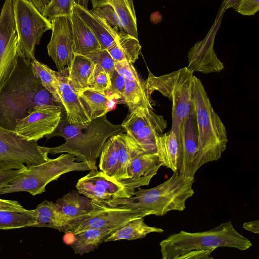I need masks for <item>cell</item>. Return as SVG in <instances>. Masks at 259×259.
I'll return each instance as SVG.
<instances>
[{"mask_svg":"<svg viewBox=\"0 0 259 259\" xmlns=\"http://www.w3.org/2000/svg\"><path fill=\"white\" fill-rule=\"evenodd\" d=\"M58 104L34 72L31 61L18 54L15 70L0 88V125L14 131L36 106Z\"/></svg>","mask_w":259,"mask_h":259,"instance_id":"1","label":"cell"},{"mask_svg":"<svg viewBox=\"0 0 259 259\" xmlns=\"http://www.w3.org/2000/svg\"><path fill=\"white\" fill-rule=\"evenodd\" d=\"M125 132L119 124L107 119L106 114L86 124H71L64 116L56 130L48 135L47 139L55 136L63 137L65 142L57 147L39 149L48 154L67 153L73 155L77 162L88 163L92 169L97 170L96 162L107 140L111 137Z\"/></svg>","mask_w":259,"mask_h":259,"instance_id":"2","label":"cell"},{"mask_svg":"<svg viewBox=\"0 0 259 259\" xmlns=\"http://www.w3.org/2000/svg\"><path fill=\"white\" fill-rule=\"evenodd\" d=\"M173 172L166 181L153 188L139 187L131 197L103 202L111 206L150 212L156 216H163L171 210L183 211L186 200L194 194V177L178 170Z\"/></svg>","mask_w":259,"mask_h":259,"instance_id":"3","label":"cell"},{"mask_svg":"<svg viewBox=\"0 0 259 259\" xmlns=\"http://www.w3.org/2000/svg\"><path fill=\"white\" fill-rule=\"evenodd\" d=\"M192 103L198 131V147L191 176L203 165L219 160L227 148L226 127L214 110L206 91L200 81L193 76Z\"/></svg>","mask_w":259,"mask_h":259,"instance_id":"4","label":"cell"},{"mask_svg":"<svg viewBox=\"0 0 259 259\" xmlns=\"http://www.w3.org/2000/svg\"><path fill=\"white\" fill-rule=\"evenodd\" d=\"M159 245L163 259H177L181 255L192 250L227 247L243 251L252 245L247 238L235 229L231 221L201 232L181 231L162 240Z\"/></svg>","mask_w":259,"mask_h":259,"instance_id":"5","label":"cell"},{"mask_svg":"<svg viewBox=\"0 0 259 259\" xmlns=\"http://www.w3.org/2000/svg\"><path fill=\"white\" fill-rule=\"evenodd\" d=\"M91 170L88 163L77 162L73 155L64 153L40 164L26 166L7 187L0 190V195L18 192H27L33 196L40 194L45 192L49 183L63 174Z\"/></svg>","mask_w":259,"mask_h":259,"instance_id":"6","label":"cell"},{"mask_svg":"<svg viewBox=\"0 0 259 259\" xmlns=\"http://www.w3.org/2000/svg\"><path fill=\"white\" fill-rule=\"evenodd\" d=\"M193 73L187 67L158 76L148 71L145 82L148 97L150 98L154 91H158L171 101V128L179 130L182 121L193 108Z\"/></svg>","mask_w":259,"mask_h":259,"instance_id":"7","label":"cell"},{"mask_svg":"<svg viewBox=\"0 0 259 259\" xmlns=\"http://www.w3.org/2000/svg\"><path fill=\"white\" fill-rule=\"evenodd\" d=\"M18 53L30 61L35 59V48L44 33L52 30V23L27 0H14Z\"/></svg>","mask_w":259,"mask_h":259,"instance_id":"8","label":"cell"},{"mask_svg":"<svg viewBox=\"0 0 259 259\" xmlns=\"http://www.w3.org/2000/svg\"><path fill=\"white\" fill-rule=\"evenodd\" d=\"M49 159L48 153L39 149L37 141L27 140L0 125V169H21Z\"/></svg>","mask_w":259,"mask_h":259,"instance_id":"9","label":"cell"},{"mask_svg":"<svg viewBox=\"0 0 259 259\" xmlns=\"http://www.w3.org/2000/svg\"><path fill=\"white\" fill-rule=\"evenodd\" d=\"M121 125L145 152L156 153V139L163 134L167 122L152 109H144L130 113Z\"/></svg>","mask_w":259,"mask_h":259,"instance_id":"10","label":"cell"},{"mask_svg":"<svg viewBox=\"0 0 259 259\" xmlns=\"http://www.w3.org/2000/svg\"><path fill=\"white\" fill-rule=\"evenodd\" d=\"M14 1L5 0L0 14V88L15 70L18 57Z\"/></svg>","mask_w":259,"mask_h":259,"instance_id":"11","label":"cell"},{"mask_svg":"<svg viewBox=\"0 0 259 259\" xmlns=\"http://www.w3.org/2000/svg\"><path fill=\"white\" fill-rule=\"evenodd\" d=\"M93 200L95 203L94 210L69 232L76 235L91 228L121 227L133 220L152 215L148 211L114 207L108 205L103 201Z\"/></svg>","mask_w":259,"mask_h":259,"instance_id":"12","label":"cell"},{"mask_svg":"<svg viewBox=\"0 0 259 259\" xmlns=\"http://www.w3.org/2000/svg\"><path fill=\"white\" fill-rule=\"evenodd\" d=\"M63 111L61 104L37 106L19 121L14 131L27 140L37 141L56 130Z\"/></svg>","mask_w":259,"mask_h":259,"instance_id":"13","label":"cell"},{"mask_svg":"<svg viewBox=\"0 0 259 259\" xmlns=\"http://www.w3.org/2000/svg\"><path fill=\"white\" fill-rule=\"evenodd\" d=\"M79 179L75 186L79 194L95 200L104 201L131 197L134 192L119 181L98 169H92Z\"/></svg>","mask_w":259,"mask_h":259,"instance_id":"14","label":"cell"},{"mask_svg":"<svg viewBox=\"0 0 259 259\" xmlns=\"http://www.w3.org/2000/svg\"><path fill=\"white\" fill-rule=\"evenodd\" d=\"M161 166L156 153L145 152L133 139L128 168V178L120 182L135 192L136 188L149 185Z\"/></svg>","mask_w":259,"mask_h":259,"instance_id":"15","label":"cell"},{"mask_svg":"<svg viewBox=\"0 0 259 259\" xmlns=\"http://www.w3.org/2000/svg\"><path fill=\"white\" fill-rule=\"evenodd\" d=\"M52 33L47 45L49 55L55 62L58 71L64 70L73 57V33L70 17L60 16L51 21Z\"/></svg>","mask_w":259,"mask_h":259,"instance_id":"16","label":"cell"},{"mask_svg":"<svg viewBox=\"0 0 259 259\" xmlns=\"http://www.w3.org/2000/svg\"><path fill=\"white\" fill-rule=\"evenodd\" d=\"M215 32L214 28L212 31L210 30L203 39L197 41L190 49L187 68L192 72L206 74L224 69L223 63L218 58L213 49Z\"/></svg>","mask_w":259,"mask_h":259,"instance_id":"17","label":"cell"},{"mask_svg":"<svg viewBox=\"0 0 259 259\" xmlns=\"http://www.w3.org/2000/svg\"><path fill=\"white\" fill-rule=\"evenodd\" d=\"M59 83L60 104L65 112V119L71 124H86L91 120L81 103L77 93L68 78V69L56 71Z\"/></svg>","mask_w":259,"mask_h":259,"instance_id":"18","label":"cell"},{"mask_svg":"<svg viewBox=\"0 0 259 259\" xmlns=\"http://www.w3.org/2000/svg\"><path fill=\"white\" fill-rule=\"evenodd\" d=\"M181 165L179 173L191 176L198 147V131L195 113L193 108L182 122L179 128Z\"/></svg>","mask_w":259,"mask_h":259,"instance_id":"19","label":"cell"},{"mask_svg":"<svg viewBox=\"0 0 259 259\" xmlns=\"http://www.w3.org/2000/svg\"><path fill=\"white\" fill-rule=\"evenodd\" d=\"M59 211L68 222L65 232L81 222L95 209L93 200L81 196L78 191L72 190L55 202Z\"/></svg>","mask_w":259,"mask_h":259,"instance_id":"20","label":"cell"},{"mask_svg":"<svg viewBox=\"0 0 259 259\" xmlns=\"http://www.w3.org/2000/svg\"><path fill=\"white\" fill-rule=\"evenodd\" d=\"M73 11L93 32L102 49L108 50L114 44L119 31L118 29L112 27L92 10H88L75 3L74 4Z\"/></svg>","mask_w":259,"mask_h":259,"instance_id":"21","label":"cell"},{"mask_svg":"<svg viewBox=\"0 0 259 259\" xmlns=\"http://www.w3.org/2000/svg\"><path fill=\"white\" fill-rule=\"evenodd\" d=\"M156 153L162 166L179 171L181 165L179 131L170 129L156 139Z\"/></svg>","mask_w":259,"mask_h":259,"instance_id":"22","label":"cell"},{"mask_svg":"<svg viewBox=\"0 0 259 259\" xmlns=\"http://www.w3.org/2000/svg\"><path fill=\"white\" fill-rule=\"evenodd\" d=\"M70 18L73 33L74 54L85 56L94 51L102 49L93 32L74 11Z\"/></svg>","mask_w":259,"mask_h":259,"instance_id":"23","label":"cell"},{"mask_svg":"<svg viewBox=\"0 0 259 259\" xmlns=\"http://www.w3.org/2000/svg\"><path fill=\"white\" fill-rule=\"evenodd\" d=\"M93 9L110 5L115 10L123 27L124 31L138 38L137 22L133 0H91Z\"/></svg>","mask_w":259,"mask_h":259,"instance_id":"24","label":"cell"},{"mask_svg":"<svg viewBox=\"0 0 259 259\" xmlns=\"http://www.w3.org/2000/svg\"><path fill=\"white\" fill-rule=\"evenodd\" d=\"M120 227L91 228L85 230L75 235L71 247L75 253L82 255L94 250L108 236Z\"/></svg>","mask_w":259,"mask_h":259,"instance_id":"25","label":"cell"},{"mask_svg":"<svg viewBox=\"0 0 259 259\" xmlns=\"http://www.w3.org/2000/svg\"><path fill=\"white\" fill-rule=\"evenodd\" d=\"M141 46L137 39L125 31H119L114 44L107 51L115 62L135 63L139 58Z\"/></svg>","mask_w":259,"mask_h":259,"instance_id":"26","label":"cell"},{"mask_svg":"<svg viewBox=\"0 0 259 259\" xmlns=\"http://www.w3.org/2000/svg\"><path fill=\"white\" fill-rule=\"evenodd\" d=\"M77 93L91 120L106 115L110 110L112 100L105 94L89 88Z\"/></svg>","mask_w":259,"mask_h":259,"instance_id":"27","label":"cell"},{"mask_svg":"<svg viewBox=\"0 0 259 259\" xmlns=\"http://www.w3.org/2000/svg\"><path fill=\"white\" fill-rule=\"evenodd\" d=\"M35 227L52 228L65 232L68 222L59 211L56 203L45 200L33 209Z\"/></svg>","mask_w":259,"mask_h":259,"instance_id":"28","label":"cell"},{"mask_svg":"<svg viewBox=\"0 0 259 259\" xmlns=\"http://www.w3.org/2000/svg\"><path fill=\"white\" fill-rule=\"evenodd\" d=\"M123 100L130 113L139 109H152L145 83L140 76L132 79H125V89Z\"/></svg>","mask_w":259,"mask_h":259,"instance_id":"29","label":"cell"},{"mask_svg":"<svg viewBox=\"0 0 259 259\" xmlns=\"http://www.w3.org/2000/svg\"><path fill=\"white\" fill-rule=\"evenodd\" d=\"M95 64L87 57L74 54L68 69V78L78 92L88 88L89 81Z\"/></svg>","mask_w":259,"mask_h":259,"instance_id":"30","label":"cell"},{"mask_svg":"<svg viewBox=\"0 0 259 259\" xmlns=\"http://www.w3.org/2000/svg\"><path fill=\"white\" fill-rule=\"evenodd\" d=\"M164 230L160 228L147 225L144 217L133 220L112 233L104 242L119 240H132L144 238L151 233H162Z\"/></svg>","mask_w":259,"mask_h":259,"instance_id":"31","label":"cell"},{"mask_svg":"<svg viewBox=\"0 0 259 259\" xmlns=\"http://www.w3.org/2000/svg\"><path fill=\"white\" fill-rule=\"evenodd\" d=\"M118 151V166L114 179L119 181L128 178V168L131 159L133 139L123 133L115 135Z\"/></svg>","mask_w":259,"mask_h":259,"instance_id":"32","label":"cell"},{"mask_svg":"<svg viewBox=\"0 0 259 259\" xmlns=\"http://www.w3.org/2000/svg\"><path fill=\"white\" fill-rule=\"evenodd\" d=\"M118 166V151L115 135L105 143L100 155V171L114 179Z\"/></svg>","mask_w":259,"mask_h":259,"instance_id":"33","label":"cell"},{"mask_svg":"<svg viewBox=\"0 0 259 259\" xmlns=\"http://www.w3.org/2000/svg\"><path fill=\"white\" fill-rule=\"evenodd\" d=\"M31 63L34 72L40 79L43 87L52 95L54 101L60 103L59 93V83L56 75V71L36 59L31 61Z\"/></svg>","mask_w":259,"mask_h":259,"instance_id":"34","label":"cell"},{"mask_svg":"<svg viewBox=\"0 0 259 259\" xmlns=\"http://www.w3.org/2000/svg\"><path fill=\"white\" fill-rule=\"evenodd\" d=\"M36 218L31 213L0 210V229L9 230L35 227Z\"/></svg>","mask_w":259,"mask_h":259,"instance_id":"35","label":"cell"},{"mask_svg":"<svg viewBox=\"0 0 259 259\" xmlns=\"http://www.w3.org/2000/svg\"><path fill=\"white\" fill-rule=\"evenodd\" d=\"M74 4V0H51L46 6L42 15L51 22L57 17H71Z\"/></svg>","mask_w":259,"mask_h":259,"instance_id":"36","label":"cell"},{"mask_svg":"<svg viewBox=\"0 0 259 259\" xmlns=\"http://www.w3.org/2000/svg\"><path fill=\"white\" fill-rule=\"evenodd\" d=\"M110 85V75L102 67L95 64L88 88L106 95Z\"/></svg>","mask_w":259,"mask_h":259,"instance_id":"37","label":"cell"},{"mask_svg":"<svg viewBox=\"0 0 259 259\" xmlns=\"http://www.w3.org/2000/svg\"><path fill=\"white\" fill-rule=\"evenodd\" d=\"M223 4L244 16H253L259 10V0H223Z\"/></svg>","mask_w":259,"mask_h":259,"instance_id":"38","label":"cell"},{"mask_svg":"<svg viewBox=\"0 0 259 259\" xmlns=\"http://www.w3.org/2000/svg\"><path fill=\"white\" fill-rule=\"evenodd\" d=\"M94 64L102 67L110 75L115 68V62L106 49H100L94 51L87 56Z\"/></svg>","mask_w":259,"mask_h":259,"instance_id":"39","label":"cell"},{"mask_svg":"<svg viewBox=\"0 0 259 259\" xmlns=\"http://www.w3.org/2000/svg\"><path fill=\"white\" fill-rule=\"evenodd\" d=\"M110 85L106 95L111 100L123 98L125 79L114 68L110 74Z\"/></svg>","mask_w":259,"mask_h":259,"instance_id":"40","label":"cell"},{"mask_svg":"<svg viewBox=\"0 0 259 259\" xmlns=\"http://www.w3.org/2000/svg\"><path fill=\"white\" fill-rule=\"evenodd\" d=\"M92 10L106 21L109 24L119 31H124L122 23L114 9L110 5H105Z\"/></svg>","mask_w":259,"mask_h":259,"instance_id":"41","label":"cell"},{"mask_svg":"<svg viewBox=\"0 0 259 259\" xmlns=\"http://www.w3.org/2000/svg\"><path fill=\"white\" fill-rule=\"evenodd\" d=\"M115 69L126 79H132L139 76L132 63L127 61L116 62Z\"/></svg>","mask_w":259,"mask_h":259,"instance_id":"42","label":"cell"},{"mask_svg":"<svg viewBox=\"0 0 259 259\" xmlns=\"http://www.w3.org/2000/svg\"><path fill=\"white\" fill-rule=\"evenodd\" d=\"M0 210L28 213H31L33 212V210H28L25 208L17 201L2 199H0Z\"/></svg>","mask_w":259,"mask_h":259,"instance_id":"43","label":"cell"},{"mask_svg":"<svg viewBox=\"0 0 259 259\" xmlns=\"http://www.w3.org/2000/svg\"><path fill=\"white\" fill-rule=\"evenodd\" d=\"M214 250V249H205L192 250L181 255L177 259L213 258L210 254Z\"/></svg>","mask_w":259,"mask_h":259,"instance_id":"44","label":"cell"},{"mask_svg":"<svg viewBox=\"0 0 259 259\" xmlns=\"http://www.w3.org/2000/svg\"><path fill=\"white\" fill-rule=\"evenodd\" d=\"M22 169L6 170L0 169V190L7 187L11 181L21 172Z\"/></svg>","mask_w":259,"mask_h":259,"instance_id":"45","label":"cell"},{"mask_svg":"<svg viewBox=\"0 0 259 259\" xmlns=\"http://www.w3.org/2000/svg\"><path fill=\"white\" fill-rule=\"evenodd\" d=\"M243 228L252 233L259 234V221L258 220L245 222L243 224Z\"/></svg>","mask_w":259,"mask_h":259,"instance_id":"46","label":"cell"},{"mask_svg":"<svg viewBox=\"0 0 259 259\" xmlns=\"http://www.w3.org/2000/svg\"><path fill=\"white\" fill-rule=\"evenodd\" d=\"M32 4L38 11L42 14L46 6L49 4L46 0H27Z\"/></svg>","mask_w":259,"mask_h":259,"instance_id":"47","label":"cell"},{"mask_svg":"<svg viewBox=\"0 0 259 259\" xmlns=\"http://www.w3.org/2000/svg\"><path fill=\"white\" fill-rule=\"evenodd\" d=\"M90 0H74L75 3L88 9Z\"/></svg>","mask_w":259,"mask_h":259,"instance_id":"48","label":"cell"},{"mask_svg":"<svg viewBox=\"0 0 259 259\" xmlns=\"http://www.w3.org/2000/svg\"><path fill=\"white\" fill-rule=\"evenodd\" d=\"M46 1L48 2V3H49V2L51 1V0H46Z\"/></svg>","mask_w":259,"mask_h":259,"instance_id":"49","label":"cell"}]
</instances>
